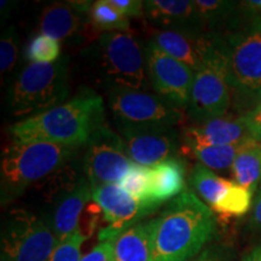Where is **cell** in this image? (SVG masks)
Listing matches in <instances>:
<instances>
[{"label":"cell","mask_w":261,"mask_h":261,"mask_svg":"<svg viewBox=\"0 0 261 261\" xmlns=\"http://www.w3.org/2000/svg\"><path fill=\"white\" fill-rule=\"evenodd\" d=\"M189 181L192 189L210 204L213 212H218L224 202L227 200L234 187V181L218 177L212 169L197 163L191 169Z\"/></svg>","instance_id":"44dd1931"},{"label":"cell","mask_w":261,"mask_h":261,"mask_svg":"<svg viewBox=\"0 0 261 261\" xmlns=\"http://www.w3.org/2000/svg\"><path fill=\"white\" fill-rule=\"evenodd\" d=\"M18 44V34L15 25H9L3 32L2 40H0V73H2L3 83H4V76L11 73L17 62Z\"/></svg>","instance_id":"83f0119b"},{"label":"cell","mask_w":261,"mask_h":261,"mask_svg":"<svg viewBox=\"0 0 261 261\" xmlns=\"http://www.w3.org/2000/svg\"><path fill=\"white\" fill-rule=\"evenodd\" d=\"M109 3L120 14L128 18L144 16V2H140V0H109Z\"/></svg>","instance_id":"1f68e13d"},{"label":"cell","mask_w":261,"mask_h":261,"mask_svg":"<svg viewBox=\"0 0 261 261\" xmlns=\"http://www.w3.org/2000/svg\"><path fill=\"white\" fill-rule=\"evenodd\" d=\"M76 149L46 142L14 140L3 150L0 162V198L8 204L33 182L60 171L73 160Z\"/></svg>","instance_id":"277c9868"},{"label":"cell","mask_w":261,"mask_h":261,"mask_svg":"<svg viewBox=\"0 0 261 261\" xmlns=\"http://www.w3.org/2000/svg\"><path fill=\"white\" fill-rule=\"evenodd\" d=\"M108 104L117 127H175L184 121L181 109L148 91L110 90Z\"/></svg>","instance_id":"9c48e42d"},{"label":"cell","mask_w":261,"mask_h":261,"mask_svg":"<svg viewBox=\"0 0 261 261\" xmlns=\"http://www.w3.org/2000/svg\"><path fill=\"white\" fill-rule=\"evenodd\" d=\"M102 208H100L93 200L85 207L83 215H81L80 218L77 231H79L86 240H89V238L92 236L94 230L97 228L100 217H102Z\"/></svg>","instance_id":"f546056e"},{"label":"cell","mask_w":261,"mask_h":261,"mask_svg":"<svg viewBox=\"0 0 261 261\" xmlns=\"http://www.w3.org/2000/svg\"><path fill=\"white\" fill-rule=\"evenodd\" d=\"M83 172L92 190L107 184H119L133 161L121 138L104 125L91 136L84 155Z\"/></svg>","instance_id":"30bf717a"},{"label":"cell","mask_w":261,"mask_h":261,"mask_svg":"<svg viewBox=\"0 0 261 261\" xmlns=\"http://www.w3.org/2000/svg\"><path fill=\"white\" fill-rule=\"evenodd\" d=\"M149 168L152 201L162 204L184 192L185 167L180 160L171 159Z\"/></svg>","instance_id":"ffe728a7"},{"label":"cell","mask_w":261,"mask_h":261,"mask_svg":"<svg viewBox=\"0 0 261 261\" xmlns=\"http://www.w3.org/2000/svg\"><path fill=\"white\" fill-rule=\"evenodd\" d=\"M104 100L93 90L83 87L68 102L47 112L25 117L10 126L14 140L46 142L77 149L106 125Z\"/></svg>","instance_id":"6da1fadb"},{"label":"cell","mask_w":261,"mask_h":261,"mask_svg":"<svg viewBox=\"0 0 261 261\" xmlns=\"http://www.w3.org/2000/svg\"><path fill=\"white\" fill-rule=\"evenodd\" d=\"M241 121L249 133L250 138L261 142V100L255 107L241 115Z\"/></svg>","instance_id":"4dcf8cb0"},{"label":"cell","mask_w":261,"mask_h":261,"mask_svg":"<svg viewBox=\"0 0 261 261\" xmlns=\"http://www.w3.org/2000/svg\"><path fill=\"white\" fill-rule=\"evenodd\" d=\"M234 182L254 194L261 181V142L248 139L231 167Z\"/></svg>","instance_id":"7402d4cb"},{"label":"cell","mask_w":261,"mask_h":261,"mask_svg":"<svg viewBox=\"0 0 261 261\" xmlns=\"http://www.w3.org/2000/svg\"><path fill=\"white\" fill-rule=\"evenodd\" d=\"M61 242L45 218L27 210L9 212L2 225V261H47Z\"/></svg>","instance_id":"52a82bcc"},{"label":"cell","mask_w":261,"mask_h":261,"mask_svg":"<svg viewBox=\"0 0 261 261\" xmlns=\"http://www.w3.org/2000/svg\"><path fill=\"white\" fill-rule=\"evenodd\" d=\"M85 241L86 238L76 230L69 237L65 238L63 242L58 244L47 261H80L81 247Z\"/></svg>","instance_id":"f1b7e54d"},{"label":"cell","mask_w":261,"mask_h":261,"mask_svg":"<svg viewBox=\"0 0 261 261\" xmlns=\"http://www.w3.org/2000/svg\"><path fill=\"white\" fill-rule=\"evenodd\" d=\"M219 37L215 34L196 32H152L151 40L156 42L166 54L188 65L190 69L197 71L208 54L217 45Z\"/></svg>","instance_id":"2e32d148"},{"label":"cell","mask_w":261,"mask_h":261,"mask_svg":"<svg viewBox=\"0 0 261 261\" xmlns=\"http://www.w3.org/2000/svg\"><path fill=\"white\" fill-rule=\"evenodd\" d=\"M90 21L97 32H127L129 29V18L120 14L109 0L93 3L90 11Z\"/></svg>","instance_id":"cb8c5ba5"},{"label":"cell","mask_w":261,"mask_h":261,"mask_svg":"<svg viewBox=\"0 0 261 261\" xmlns=\"http://www.w3.org/2000/svg\"><path fill=\"white\" fill-rule=\"evenodd\" d=\"M252 223L254 225V227L261 230V189H260L259 194H257L255 203H254Z\"/></svg>","instance_id":"d590c367"},{"label":"cell","mask_w":261,"mask_h":261,"mask_svg":"<svg viewBox=\"0 0 261 261\" xmlns=\"http://www.w3.org/2000/svg\"><path fill=\"white\" fill-rule=\"evenodd\" d=\"M92 2H65L45 6L39 17L40 33L71 46L84 44L89 37V27H92Z\"/></svg>","instance_id":"5bb4252c"},{"label":"cell","mask_w":261,"mask_h":261,"mask_svg":"<svg viewBox=\"0 0 261 261\" xmlns=\"http://www.w3.org/2000/svg\"><path fill=\"white\" fill-rule=\"evenodd\" d=\"M242 261H261V244H257L253 249L244 254Z\"/></svg>","instance_id":"8d00e7d4"},{"label":"cell","mask_w":261,"mask_h":261,"mask_svg":"<svg viewBox=\"0 0 261 261\" xmlns=\"http://www.w3.org/2000/svg\"><path fill=\"white\" fill-rule=\"evenodd\" d=\"M92 200L102 208L107 226L98 233L99 242L114 241L128 228L139 224L143 218L158 211L160 203L140 201L119 184H107L93 190Z\"/></svg>","instance_id":"8fae6325"},{"label":"cell","mask_w":261,"mask_h":261,"mask_svg":"<svg viewBox=\"0 0 261 261\" xmlns=\"http://www.w3.org/2000/svg\"><path fill=\"white\" fill-rule=\"evenodd\" d=\"M189 261H230V256L224 248L219 246L205 247L202 252Z\"/></svg>","instance_id":"836d02e7"},{"label":"cell","mask_w":261,"mask_h":261,"mask_svg":"<svg viewBox=\"0 0 261 261\" xmlns=\"http://www.w3.org/2000/svg\"><path fill=\"white\" fill-rule=\"evenodd\" d=\"M146 75L156 94L179 109H188L195 73L150 40L144 46Z\"/></svg>","instance_id":"7c38bea8"},{"label":"cell","mask_w":261,"mask_h":261,"mask_svg":"<svg viewBox=\"0 0 261 261\" xmlns=\"http://www.w3.org/2000/svg\"><path fill=\"white\" fill-rule=\"evenodd\" d=\"M230 98L224 39L219 38L200 69L195 71L188 106L189 116L195 122L203 123L226 115Z\"/></svg>","instance_id":"ba28073f"},{"label":"cell","mask_w":261,"mask_h":261,"mask_svg":"<svg viewBox=\"0 0 261 261\" xmlns=\"http://www.w3.org/2000/svg\"><path fill=\"white\" fill-rule=\"evenodd\" d=\"M92 76L110 90L149 89L145 51L135 35L127 32H107L83 51Z\"/></svg>","instance_id":"3957f363"},{"label":"cell","mask_w":261,"mask_h":261,"mask_svg":"<svg viewBox=\"0 0 261 261\" xmlns=\"http://www.w3.org/2000/svg\"><path fill=\"white\" fill-rule=\"evenodd\" d=\"M25 58L32 63L48 64L60 60L61 44L60 41L50 35L39 34L34 35L25 47Z\"/></svg>","instance_id":"484cf974"},{"label":"cell","mask_w":261,"mask_h":261,"mask_svg":"<svg viewBox=\"0 0 261 261\" xmlns=\"http://www.w3.org/2000/svg\"><path fill=\"white\" fill-rule=\"evenodd\" d=\"M217 221L210 205L192 191L168 202L154 227V261H189L213 238Z\"/></svg>","instance_id":"7a4b0ae2"},{"label":"cell","mask_w":261,"mask_h":261,"mask_svg":"<svg viewBox=\"0 0 261 261\" xmlns=\"http://www.w3.org/2000/svg\"><path fill=\"white\" fill-rule=\"evenodd\" d=\"M231 90L244 106L261 100V16L224 40Z\"/></svg>","instance_id":"8992f818"},{"label":"cell","mask_w":261,"mask_h":261,"mask_svg":"<svg viewBox=\"0 0 261 261\" xmlns=\"http://www.w3.org/2000/svg\"><path fill=\"white\" fill-rule=\"evenodd\" d=\"M244 143V142H243ZM243 143L233 145H180V152L194 158L198 163L212 171H224L232 167L234 159L242 148Z\"/></svg>","instance_id":"603a6c76"},{"label":"cell","mask_w":261,"mask_h":261,"mask_svg":"<svg viewBox=\"0 0 261 261\" xmlns=\"http://www.w3.org/2000/svg\"><path fill=\"white\" fill-rule=\"evenodd\" d=\"M144 16L159 31L202 33V24L194 2L190 0H148Z\"/></svg>","instance_id":"ac0fdd59"},{"label":"cell","mask_w":261,"mask_h":261,"mask_svg":"<svg viewBox=\"0 0 261 261\" xmlns=\"http://www.w3.org/2000/svg\"><path fill=\"white\" fill-rule=\"evenodd\" d=\"M260 189H261V187H260Z\"/></svg>","instance_id":"74e56055"},{"label":"cell","mask_w":261,"mask_h":261,"mask_svg":"<svg viewBox=\"0 0 261 261\" xmlns=\"http://www.w3.org/2000/svg\"><path fill=\"white\" fill-rule=\"evenodd\" d=\"M155 219L142 221L114 240V261H154Z\"/></svg>","instance_id":"d6986e66"},{"label":"cell","mask_w":261,"mask_h":261,"mask_svg":"<svg viewBox=\"0 0 261 261\" xmlns=\"http://www.w3.org/2000/svg\"><path fill=\"white\" fill-rule=\"evenodd\" d=\"M69 94V57L25 65L10 85L6 106L12 116H34L63 104Z\"/></svg>","instance_id":"5b68a950"},{"label":"cell","mask_w":261,"mask_h":261,"mask_svg":"<svg viewBox=\"0 0 261 261\" xmlns=\"http://www.w3.org/2000/svg\"><path fill=\"white\" fill-rule=\"evenodd\" d=\"M241 6L246 10V14L252 17H259L261 16V0H249V2L241 3Z\"/></svg>","instance_id":"e575fe53"},{"label":"cell","mask_w":261,"mask_h":261,"mask_svg":"<svg viewBox=\"0 0 261 261\" xmlns=\"http://www.w3.org/2000/svg\"><path fill=\"white\" fill-rule=\"evenodd\" d=\"M122 135L127 152L137 165L151 167L180 152V132L175 127H117Z\"/></svg>","instance_id":"4fadbf2b"},{"label":"cell","mask_w":261,"mask_h":261,"mask_svg":"<svg viewBox=\"0 0 261 261\" xmlns=\"http://www.w3.org/2000/svg\"><path fill=\"white\" fill-rule=\"evenodd\" d=\"M80 261H114V241L99 242L92 250L81 256Z\"/></svg>","instance_id":"d6a6232c"},{"label":"cell","mask_w":261,"mask_h":261,"mask_svg":"<svg viewBox=\"0 0 261 261\" xmlns=\"http://www.w3.org/2000/svg\"><path fill=\"white\" fill-rule=\"evenodd\" d=\"M194 5L203 27H218L232 17L238 8L236 3L223 0H195Z\"/></svg>","instance_id":"d4e9b609"},{"label":"cell","mask_w":261,"mask_h":261,"mask_svg":"<svg viewBox=\"0 0 261 261\" xmlns=\"http://www.w3.org/2000/svg\"><path fill=\"white\" fill-rule=\"evenodd\" d=\"M57 198L50 217L45 218L60 242L74 233L79 226L83 212L92 201L93 190L85 175L65 190H57Z\"/></svg>","instance_id":"9a60e30c"},{"label":"cell","mask_w":261,"mask_h":261,"mask_svg":"<svg viewBox=\"0 0 261 261\" xmlns=\"http://www.w3.org/2000/svg\"><path fill=\"white\" fill-rule=\"evenodd\" d=\"M249 133L241 116L224 115L195 126L185 127L180 132V145H233L246 142Z\"/></svg>","instance_id":"e0dca14e"},{"label":"cell","mask_w":261,"mask_h":261,"mask_svg":"<svg viewBox=\"0 0 261 261\" xmlns=\"http://www.w3.org/2000/svg\"><path fill=\"white\" fill-rule=\"evenodd\" d=\"M119 185L128 194L140 201L151 200V175L150 168L133 162L128 173L122 178ZM158 203V202H156Z\"/></svg>","instance_id":"4316f807"}]
</instances>
